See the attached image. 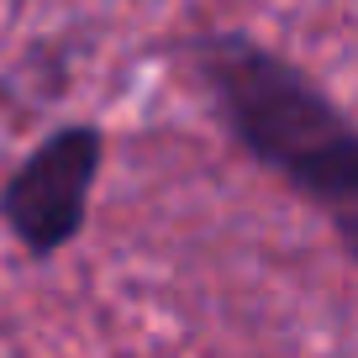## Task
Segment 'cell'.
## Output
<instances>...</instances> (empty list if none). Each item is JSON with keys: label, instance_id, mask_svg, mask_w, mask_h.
<instances>
[{"label": "cell", "instance_id": "6da1fadb", "mask_svg": "<svg viewBox=\"0 0 358 358\" xmlns=\"http://www.w3.org/2000/svg\"><path fill=\"white\" fill-rule=\"evenodd\" d=\"M174 58L206 95L222 132L290 195L327 216L353 253L358 237V137L343 106L280 48L237 27H201Z\"/></svg>", "mask_w": 358, "mask_h": 358}, {"label": "cell", "instance_id": "7a4b0ae2", "mask_svg": "<svg viewBox=\"0 0 358 358\" xmlns=\"http://www.w3.org/2000/svg\"><path fill=\"white\" fill-rule=\"evenodd\" d=\"M106 164V132L95 122L53 127L0 185V227L27 258H53L85 232L90 195Z\"/></svg>", "mask_w": 358, "mask_h": 358}, {"label": "cell", "instance_id": "3957f363", "mask_svg": "<svg viewBox=\"0 0 358 358\" xmlns=\"http://www.w3.org/2000/svg\"><path fill=\"white\" fill-rule=\"evenodd\" d=\"M69 90V48L37 43L0 74V106H53Z\"/></svg>", "mask_w": 358, "mask_h": 358}]
</instances>
